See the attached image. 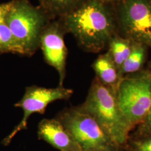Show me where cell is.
Masks as SVG:
<instances>
[{"label":"cell","mask_w":151,"mask_h":151,"mask_svg":"<svg viewBox=\"0 0 151 151\" xmlns=\"http://www.w3.org/2000/svg\"><path fill=\"white\" fill-rule=\"evenodd\" d=\"M42 10L27 0L12 1L5 22L10 28L24 55L34 54L40 46V38L46 18Z\"/></svg>","instance_id":"obj_5"},{"label":"cell","mask_w":151,"mask_h":151,"mask_svg":"<svg viewBox=\"0 0 151 151\" xmlns=\"http://www.w3.org/2000/svg\"><path fill=\"white\" fill-rule=\"evenodd\" d=\"M125 148L129 151H151V135L130 134Z\"/></svg>","instance_id":"obj_15"},{"label":"cell","mask_w":151,"mask_h":151,"mask_svg":"<svg viewBox=\"0 0 151 151\" xmlns=\"http://www.w3.org/2000/svg\"><path fill=\"white\" fill-rule=\"evenodd\" d=\"M147 70H148V72H150V73L151 75V60L148 63V67H147Z\"/></svg>","instance_id":"obj_19"},{"label":"cell","mask_w":151,"mask_h":151,"mask_svg":"<svg viewBox=\"0 0 151 151\" xmlns=\"http://www.w3.org/2000/svg\"><path fill=\"white\" fill-rule=\"evenodd\" d=\"M38 136L60 151H83L75 138L57 118L44 119L38 124Z\"/></svg>","instance_id":"obj_9"},{"label":"cell","mask_w":151,"mask_h":151,"mask_svg":"<svg viewBox=\"0 0 151 151\" xmlns=\"http://www.w3.org/2000/svg\"><path fill=\"white\" fill-rule=\"evenodd\" d=\"M116 17L122 37L151 49V0H125Z\"/></svg>","instance_id":"obj_6"},{"label":"cell","mask_w":151,"mask_h":151,"mask_svg":"<svg viewBox=\"0 0 151 151\" xmlns=\"http://www.w3.org/2000/svg\"></svg>","instance_id":"obj_20"},{"label":"cell","mask_w":151,"mask_h":151,"mask_svg":"<svg viewBox=\"0 0 151 151\" xmlns=\"http://www.w3.org/2000/svg\"><path fill=\"white\" fill-rule=\"evenodd\" d=\"M68 130L83 151H121L91 115L80 106L65 108L56 117Z\"/></svg>","instance_id":"obj_4"},{"label":"cell","mask_w":151,"mask_h":151,"mask_svg":"<svg viewBox=\"0 0 151 151\" xmlns=\"http://www.w3.org/2000/svg\"><path fill=\"white\" fill-rule=\"evenodd\" d=\"M86 0H40L45 14L62 17L75 10Z\"/></svg>","instance_id":"obj_13"},{"label":"cell","mask_w":151,"mask_h":151,"mask_svg":"<svg viewBox=\"0 0 151 151\" xmlns=\"http://www.w3.org/2000/svg\"><path fill=\"white\" fill-rule=\"evenodd\" d=\"M9 52L24 55L10 28L5 22L0 23V54Z\"/></svg>","instance_id":"obj_14"},{"label":"cell","mask_w":151,"mask_h":151,"mask_svg":"<svg viewBox=\"0 0 151 151\" xmlns=\"http://www.w3.org/2000/svg\"><path fill=\"white\" fill-rule=\"evenodd\" d=\"M62 17L65 30L73 34L79 46L87 52L102 51L116 34L113 13L99 0H86Z\"/></svg>","instance_id":"obj_1"},{"label":"cell","mask_w":151,"mask_h":151,"mask_svg":"<svg viewBox=\"0 0 151 151\" xmlns=\"http://www.w3.org/2000/svg\"><path fill=\"white\" fill-rule=\"evenodd\" d=\"M120 109L134 129L151 106V75L147 69L121 78L115 92Z\"/></svg>","instance_id":"obj_3"},{"label":"cell","mask_w":151,"mask_h":151,"mask_svg":"<svg viewBox=\"0 0 151 151\" xmlns=\"http://www.w3.org/2000/svg\"><path fill=\"white\" fill-rule=\"evenodd\" d=\"M148 49L146 45L132 41L129 55L119 70L120 77L135 73L143 70L147 60Z\"/></svg>","instance_id":"obj_11"},{"label":"cell","mask_w":151,"mask_h":151,"mask_svg":"<svg viewBox=\"0 0 151 151\" xmlns=\"http://www.w3.org/2000/svg\"><path fill=\"white\" fill-rule=\"evenodd\" d=\"M73 93L72 89L63 86L47 88L34 85L26 87L22 99L15 104V107L22 110V118L11 133L4 139L3 145L7 146L19 132L27 129L28 120L32 114H43L50 104L57 100H68Z\"/></svg>","instance_id":"obj_7"},{"label":"cell","mask_w":151,"mask_h":151,"mask_svg":"<svg viewBox=\"0 0 151 151\" xmlns=\"http://www.w3.org/2000/svg\"><path fill=\"white\" fill-rule=\"evenodd\" d=\"M79 106L97 121L121 149L125 148L133 128L121 111L112 90L95 77L85 101Z\"/></svg>","instance_id":"obj_2"},{"label":"cell","mask_w":151,"mask_h":151,"mask_svg":"<svg viewBox=\"0 0 151 151\" xmlns=\"http://www.w3.org/2000/svg\"><path fill=\"white\" fill-rule=\"evenodd\" d=\"M106 5H119L125 0H99Z\"/></svg>","instance_id":"obj_18"},{"label":"cell","mask_w":151,"mask_h":151,"mask_svg":"<svg viewBox=\"0 0 151 151\" xmlns=\"http://www.w3.org/2000/svg\"><path fill=\"white\" fill-rule=\"evenodd\" d=\"M133 134L137 135H151V106L146 118L138 125Z\"/></svg>","instance_id":"obj_16"},{"label":"cell","mask_w":151,"mask_h":151,"mask_svg":"<svg viewBox=\"0 0 151 151\" xmlns=\"http://www.w3.org/2000/svg\"><path fill=\"white\" fill-rule=\"evenodd\" d=\"M92 67L97 80L115 93L122 77L109 52L107 51L105 53L100 55L93 63Z\"/></svg>","instance_id":"obj_10"},{"label":"cell","mask_w":151,"mask_h":151,"mask_svg":"<svg viewBox=\"0 0 151 151\" xmlns=\"http://www.w3.org/2000/svg\"><path fill=\"white\" fill-rule=\"evenodd\" d=\"M12 4V1L0 4V23L5 22L6 16L10 10Z\"/></svg>","instance_id":"obj_17"},{"label":"cell","mask_w":151,"mask_h":151,"mask_svg":"<svg viewBox=\"0 0 151 151\" xmlns=\"http://www.w3.org/2000/svg\"><path fill=\"white\" fill-rule=\"evenodd\" d=\"M132 46V40L120 36L117 34H115L109 42L108 51L118 67L119 72L129 55Z\"/></svg>","instance_id":"obj_12"},{"label":"cell","mask_w":151,"mask_h":151,"mask_svg":"<svg viewBox=\"0 0 151 151\" xmlns=\"http://www.w3.org/2000/svg\"><path fill=\"white\" fill-rule=\"evenodd\" d=\"M63 27L57 22L46 24L40 38V46L46 62L58 73L59 86H63L66 74L67 50L65 45Z\"/></svg>","instance_id":"obj_8"}]
</instances>
